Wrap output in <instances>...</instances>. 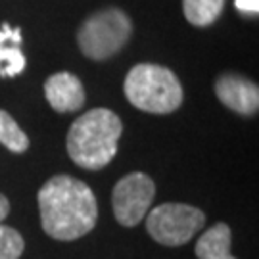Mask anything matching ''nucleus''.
I'll return each instance as SVG.
<instances>
[{"mask_svg":"<svg viewBox=\"0 0 259 259\" xmlns=\"http://www.w3.org/2000/svg\"><path fill=\"white\" fill-rule=\"evenodd\" d=\"M25 250V242L16 229L0 223V259H19Z\"/></svg>","mask_w":259,"mask_h":259,"instance_id":"nucleus-13","label":"nucleus"},{"mask_svg":"<svg viewBox=\"0 0 259 259\" xmlns=\"http://www.w3.org/2000/svg\"><path fill=\"white\" fill-rule=\"evenodd\" d=\"M45 94L48 104L60 113H69L83 108L84 104V89L79 77L73 73H56L48 77L45 83Z\"/></svg>","mask_w":259,"mask_h":259,"instance_id":"nucleus-8","label":"nucleus"},{"mask_svg":"<svg viewBox=\"0 0 259 259\" xmlns=\"http://www.w3.org/2000/svg\"><path fill=\"white\" fill-rule=\"evenodd\" d=\"M0 144H4L10 152L16 154H21L29 148L27 135L19 129L14 117L4 110H0Z\"/></svg>","mask_w":259,"mask_h":259,"instance_id":"nucleus-12","label":"nucleus"},{"mask_svg":"<svg viewBox=\"0 0 259 259\" xmlns=\"http://www.w3.org/2000/svg\"><path fill=\"white\" fill-rule=\"evenodd\" d=\"M217 98L221 100L229 110L251 115L259 108V89L255 83L244 79L240 75H223L215 84Z\"/></svg>","mask_w":259,"mask_h":259,"instance_id":"nucleus-7","label":"nucleus"},{"mask_svg":"<svg viewBox=\"0 0 259 259\" xmlns=\"http://www.w3.org/2000/svg\"><path fill=\"white\" fill-rule=\"evenodd\" d=\"M40 223L54 240L71 242L94 229L98 205L94 192L73 177L56 175L38 192Z\"/></svg>","mask_w":259,"mask_h":259,"instance_id":"nucleus-1","label":"nucleus"},{"mask_svg":"<svg viewBox=\"0 0 259 259\" xmlns=\"http://www.w3.org/2000/svg\"><path fill=\"white\" fill-rule=\"evenodd\" d=\"M231 229L225 223H217L196 242L198 259H236L231 253Z\"/></svg>","mask_w":259,"mask_h":259,"instance_id":"nucleus-10","label":"nucleus"},{"mask_svg":"<svg viewBox=\"0 0 259 259\" xmlns=\"http://www.w3.org/2000/svg\"><path fill=\"white\" fill-rule=\"evenodd\" d=\"M133 33L129 16L117 8L98 12L79 29V48L91 60H108L127 45Z\"/></svg>","mask_w":259,"mask_h":259,"instance_id":"nucleus-4","label":"nucleus"},{"mask_svg":"<svg viewBox=\"0 0 259 259\" xmlns=\"http://www.w3.org/2000/svg\"><path fill=\"white\" fill-rule=\"evenodd\" d=\"M123 123L111 110L96 108L75 119L67 133V154L75 163L89 171H98L117 154Z\"/></svg>","mask_w":259,"mask_h":259,"instance_id":"nucleus-2","label":"nucleus"},{"mask_svg":"<svg viewBox=\"0 0 259 259\" xmlns=\"http://www.w3.org/2000/svg\"><path fill=\"white\" fill-rule=\"evenodd\" d=\"M205 225L202 209L186 204H161L146 217L150 236L163 246H183Z\"/></svg>","mask_w":259,"mask_h":259,"instance_id":"nucleus-5","label":"nucleus"},{"mask_svg":"<svg viewBox=\"0 0 259 259\" xmlns=\"http://www.w3.org/2000/svg\"><path fill=\"white\" fill-rule=\"evenodd\" d=\"M156 196V185L148 175L144 173H129L123 177L113 188L111 205L113 215L123 227H135L139 225Z\"/></svg>","mask_w":259,"mask_h":259,"instance_id":"nucleus-6","label":"nucleus"},{"mask_svg":"<svg viewBox=\"0 0 259 259\" xmlns=\"http://www.w3.org/2000/svg\"><path fill=\"white\" fill-rule=\"evenodd\" d=\"M8 213H10V202L6 200V196L0 194V223L6 219Z\"/></svg>","mask_w":259,"mask_h":259,"instance_id":"nucleus-15","label":"nucleus"},{"mask_svg":"<svg viewBox=\"0 0 259 259\" xmlns=\"http://www.w3.org/2000/svg\"><path fill=\"white\" fill-rule=\"evenodd\" d=\"M225 0H183V10L188 23L196 27L211 25L221 16Z\"/></svg>","mask_w":259,"mask_h":259,"instance_id":"nucleus-11","label":"nucleus"},{"mask_svg":"<svg viewBox=\"0 0 259 259\" xmlns=\"http://www.w3.org/2000/svg\"><path fill=\"white\" fill-rule=\"evenodd\" d=\"M236 10H240L242 14H257L259 12V0H234Z\"/></svg>","mask_w":259,"mask_h":259,"instance_id":"nucleus-14","label":"nucleus"},{"mask_svg":"<svg viewBox=\"0 0 259 259\" xmlns=\"http://www.w3.org/2000/svg\"><path fill=\"white\" fill-rule=\"evenodd\" d=\"M25 69L21 52V31L4 23L0 27V77H16Z\"/></svg>","mask_w":259,"mask_h":259,"instance_id":"nucleus-9","label":"nucleus"},{"mask_svg":"<svg viewBox=\"0 0 259 259\" xmlns=\"http://www.w3.org/2000/svg\"><path fill=\"white\" fill-rule=\"evenodd\" d=\"M129 102L148 113H171L183 104V87L177 75L163 65L139 64L125 79Z\"/></svg>","mask_w":259,"mask_h":259,"instance_id":"nucleus-3","label":"nucleus"}]
</instances>
